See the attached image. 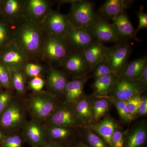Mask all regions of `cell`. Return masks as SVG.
Segmentation results:
<instances>
[{"instance_id":"obj_46","label":"cell","mask_w":147,"mask_h":147,"mask_svg":"<svg viewBox=\"0 0 147 147\" xmlns=\"http://www.w3.org/2000/svg\"><path fill=\"white\" fill-rule=\"evenodd\" d=\"M3 139V134L2 132L0 130V143H2Z\"/></svg>"},{"instance_id":"obj_2","label":"cell","mask_w":147,"mask_h":147,"mask_svg":"<svg viewBox=\"0 0 147 147\" xmlns=\"http://www.w3.org/2000/svg\"><path fill=\"white\" fill-rule=\"evenodd\" d=\"M58 105L55 96L44 92L34 95L28 102L29 110L37 121L48 119Z\"/></svg>"},{"instance_id":"obj_4","label":"cell","mask_w":147,"mask_h":147,"mask_svg":"<svg viewBox=\"0 0 147 147\" xmlns=\"http://www.w3.org/2000/svg\"><path fill=\"white\" fill-rule=\"evenodd\" d=\"M131 50L130 44L126 42H119L113 47H108L106 61L118 79L128 63Z\"/></svg>"},{"instance_id":"obj_44","label":"cell","mask_w":147,"mask_h":147,"mask_svg":"<svg viewBox=\"0 0 147 147\" xmlns=\"http://www.w3.org/2000/svg\"><path fill=\"white\" fill-rule=\"evenodd\" d=\"M62 144L59 142H52V141H49V142H46V143L41 147H64Z\"/></svg>"},{"instance_id":"obj_22","label":"cell","mask_w":147,"mask_h":147,"mask_svg":"<svg viewBox=\"0 0 147 147\" xmlns=\"http://www.w3.org/2000/svg\"><path fill=\"white\" fill-rule=\"evenodd\" d=\"M112 21L122 39L136 40L135 30L125 11L119 13Z\"/></svg>"},{"instance_id":"obj_37","label":"cell","mask_w":147,"mask_h":147,"mask_svg":"<svg viewBox=\"0 0 147 147\" xmlns=\"http://www.w3.org/2000/svg\"><path fill=\"white\" fill-rule=\"evenodd\" d=\"M22 139L18 134H13L4 138L1 147H22Z\"/></svg>"},{"instance_id":"obj_43","label":"cell","mask_w":147,"mask_h":147,"mask_svg":"<svg viewBox=\"0 0 147 147\" xmlns=\"http://www.w3.org/2000/svg\"><path fill=\"white\" fill-rule=\"evenodd\" d=\"M135 81L139 82L145 87H147V66L144 69L142 73Z\"/></svg>"},{"instance_id":"obj_30","label":"cell","mask_w":147,"mask_h":147,"mask_svg":"<svg viewBox=\"0 0 147 147\" xmlns=\"http://www.w3.org/2000/svg\"><path fill=\"white\" fill-rule=\"evenodd\" d=\"M83 129V139L89 147H108V145L97 134L87 126Z\"/></svg>"},{"instance_id":"obj_29","label":"cell","mask_w":147,"mask_h":147,"mask_svg":"<svg viewBox=\"0 0 147 147\" xmlns=\"http://www.w3.org/2000/svg\"><path fill=\"white\" fill-rule=\"evenodd\" d=\"M11 28L8 20L0 15V52L13 41Z\"/></svg>"},{"instance_id":"obj_1","label":"cell","mask_w":147,"mask_h":147,"mask_svg":"<svg viewBox=\"0 0 147 147\" xmlns=\"http://www.w3.org/2000/svg\"><path fill=\"white\" fill-rule=\"evenodd\" d=\"M14 41L27 54L37 53L42 47V34L38 23L26 19L17 28Z\"/></svg>"},{"instance_id":"obj_31","label":"cell","mask_w":147,"mask_h":147,"mask_svg":"<svg viewBox=\"0 0 147 147\" xmlns=\"http://www.w3.org/2000/svg\"><path fill=\"white\" fill-rule=\"evenodd\" d=\"M11 85L15 90L21 94L26 90V77L22 70L10 72Z\"/></svg>"},{"instance_id":"obj_5","label":"cell","mask_w":147,"mask_h":147,"mask_svg":"<svg viewBox=\"0 0 147 147\" xmlns=\"http://www.w3.org/2000/svg\"><path fill=\"white\" fill-rule=\"evenodd\" d=\"M27 54L14 40L0 52V63L10 72L21 70L26 65Z\"/></svg>"},{"instance_id":"obj_6","label":"cell","mask_w":147,"mask_h":147,"mask_svg":"<svg viewBox=\"0 0 147 147\" xmlns=\"http://www.w3.org/2000/svg\"><path fill=\"white\" fill-rule=\"evenodd\" d=\"M48 119L52 125L76 128L85 127L79 120L71 104L67 102L58 105Z\"/></svg>"},{"instance_id":"obj_42","label":"cell","mask_w":147,"mask_h":147,"mask_svg":"<svg viewBox=\"0 0 147 147\" xmlns=\"http://www.w3.org/2000/svg\"><path fill=\"white\" fill-rule=\"evenodd\" d=\"M147 114V97L146 95H142L139 103L137 117L146 115Z\"/></svg>"},{"instance_id":"obj_28","label":"cell","mask_w":147,"mask_h":147,"mask_svg":"<svg viewBox=\"0 0 147 147\" xmlns=\"http://www.w3.org/2000/svg\"><path fill=\"white\" fill-rule=\"evenodd\" d=\"M92 99L93 122H98L105 116L109 111L111 102L105 97H95Z\"/></svg>"},{"instance_id":"obj_9","label":"cell","mask_w":147,"mask_h":147,"mask_svg":"<svg viewBox=\"0 0 147 147\" xmlns=\"http://www.w3.org/2000/svg\"><path fill=\"white\" fill-rule=\"evenodd\" d=\"M146 88L136 81L119 78L110 96H108L117 100L126 101L137 95H143Z\"/></svg>"},{"instance_id":"obj_25","label":"cell","mask_w":147,"mask_h":147,"mask_svg":"<svg viewBox=\"0 0 147 147\" xmlns=\"http://www.w3.org/2000/svg\"><path fill=\"white\" fill-rule=\"evenodd\" d=\"M147 66L146 56L136 59L127 63L119 78L135 81Z\"/></svg>"},{"instance_id":"obj_26","label":"cell","mask_w":147,"mask_h":147,"mask_svg":"<svg viewBox=\"0 0 147 147\" xmlns=\"http://www.w3.org/2000/svg\"><path fill=\"white\" fill-rule=\"evenodd\" d=\"M25 3L18 0L3 1L0 9V15L7 20L20 16L24 13Z\"/></svg>"},{"instance_id":"obj_36","label":"cell","mask_w":147,"mask_h":147,"mask_svg":"<svg viewBox=\"0 0 147 147\" xmlns=\"http://www.w3.org/2000/svg\"><path fill=\"white\" fill-rule=\"evenodd\" d=\"M0 85L8 88L11 85L10 71L3 64L0 63Z\"/></svg>"},{"instance_id":"obj_10","label":"cell","mask_w":147,"mask_h":147,"mask_svg":"<svg viewBox=\"0 0 147 147\" xmlns=\"http://www.w3.org/2000/svg\"><path fill=\"white\" fill-rule=\"evenodd\" d=\"M43 23L50 35L64 38L72 26L67 16L58 11H51Z\"/></svg>"},{"instance_id":"obj_24","label":"cell","mask_w":147,"mask_h":147,"mask_svg":"<svg viewBox=\"0 0 147 147\" xmlns=\"http://www.w3.org/2000/svg\"><path fill=\"white\" fill-rule=\"evenodd\" d=\"M118 78L114 75L100 77L94 80L92 86L93 93L92 96L104 97L111 93Z\"/></svg>"},{"instance_id":"obj_32","label":"cell","mask_w":147,"mask_h":147,"mask_svg":"<svg viewBox=\"0 0 147 147\" xmlns=\"http://www.w3.org/2000/svg\"><path fill=\"white\" fill-rule=\"evenodd\" d=\"M104 97L107 98L108 100H110L111 103L114 104L122 120L126 123H129L131 122V119L129 117L128 111L126 108L125 101L117 100L109 96Z\"/></svg>"},{"instance_id":"obj_35","label":"cell","mask_w":147,"mask_h":147,"mask_svg":"<svg viewBox=\"0 0 147 147\" xmlns=\"http://www.w3.org/2000/svg\"><path fill=\"white\" fill-rule=\"evenodd\" d=\"M125 133L119 127L114 131L111 139V147H124Z\"/></svg>"},{"instance_id":"obj_23","label":"cell","mask_w":147,"mask_h":147,"mask_svg":"<svg viewBox=\"0 0 147 147\" xmlns=\"http://www.w3.org/2000/svg\"><path fill=\"white\" fill-rule=\"evenodd\" d=\"M77 129L50 125L47 128V136L50 141L59 142L65 146L70 142Z\"/></svg>"},{"instance_id":"obj_18","label":"cell","mask_w":147,"mask_h":147,"mask_svg":"<svg viewBox=\"0 0 147 147\" xmlns=\"http://www.w3.org/2000/svg\"><path fill=\"white\" fill-rule=\"evenodd\" d=\"M89 77L87 75L77 77L67 82L64 91L67 103L71 105L85 96L84 86Z\"/></svg>"},{"instance_id":"obj_17","label":"cell","mask_w":147,"mask_h":147,"mask_svg":"<svg viewBox=\"0 0 147 147\" xmlns=\"http://www.w3.org/2000/svg\"><path fill=\"white\" fill-rule=\"evenodd\" d=\"M63 62L66 70L76 75V77L87 76L90 71L82 52L76 51L69 54Z\"/></svg>"},{"instance_id":"obj_13","label":"cell","mask_w":147,"mask_h":147,"mask_svg":"<svg viewBox=\"0 0 147 147\" xmlns=\"http://www.w3.org/2000/svg\"><path fill=\"white\" fill-rule=\"evenodd\" d=\"M50 5L44 0H30L25 3L24 13L27 19L38 23L43 22L51 12Z\"/></svg>"},{"instance_id":"obj_33","label":"cell","mask_w":147,"mask_h":147,"mask_svg":"<svg viewBox=\"0 0 147 147\" xmlns=\"http://www.w3.org/2000/svg\"><path fill=\"white\" fill-rule=\"evenodd\" d=\"M142 95H137L125 101L131 121L137 117L138 108Z\"/></svg>"},{"instance_id":"obj_15","label":"cell","mask_w":147,"mask_h":147,"mask_svg":"<svg viewBox=\"0 0 147 147\" xmlns=\"http://www.w3.org/2000/svg\"><path fill=\"white\" fill-rule=\"evenodd\" d=\"M88 126L104 140L108 147H111V139L114 131L119 127L117 123L113 118L107 115L98 122Z\"/></svg>"},{"instance_id":"obj_11","label":"cell","mask_w":147,"mask_h":147,"mask_svg":"<svg viewBox=\"0 0 147 147\" xmlns=\"http://www.w3.org/2000/svg\"><path fill=\"white\" fill-rule=\"evenodd\" d=\"M65 39L69 46L81 52L96 40L88 29L73 25L68 31Z\"/></svg>"},{"instance_id":"obj_21","label":"cell","mask_w":147,"mask_h":147,"mask_svg":"<svg viewBox=\"0 0 147 147\" xmlns=\"http://www.w3.org/2000/svg\"><path fill=\"white\" fill-rule=\"evenodd\" d=\"M92 99L85 96L71 105L79 120L85 127L92 123Z\"/></svg>"},{"instance_id":"obj_47","label":"cell","mask_w":147,"mask_h":147,"mask_svg":"<svg viewBox=\"0 0 147 147\" xmlns=\"http://www.w3.org/2000/svg\"><path fill=\"white\" fill-rule=\"evenodd\" d=\"M3 1H2V0H0V9H1V7L2 5Z\"/></svg>"},{"instance_id":"obj_27","label":"cell","mask_w":147,"mask_h":147,"mask_svg":"<svg viewBox=\"0 0 147 147\" xmlns=\"http://www.w3.org/2000/svg\"><path fill=\"white\" fill-rule=\"evenodd\" d=\"M47 83L50 89L55 92H64L68 81L63 74L51 68L47 74Z\"/></svg>"},{"instance_id":"obj_38","label":"cell","mask_w":147,"mask_h":147,"mask_svg":"<svg viewBox=\"0 0 147 147\" xmlns=\"http://www.w3.org/2000/svg\"><path fill=\"white\" fill-rule=\"evenodd\" d=\"M11 94L7 91L0 92V116L11 102Z\"/></svg>"},{"instance_id":"obj_7","label":"cell","mask_w":147,"mask_h":147,"mask_svg":"<svg viewBox=\"0 0 147 147\" xmlns=\"http://www.w3.org/2000/svg\"><path fill=\"white\" fill-rule=\"evenodd\" d=\"M88 29L96 40L102 43H119L123 40L113 23L101 17L97 16Z\"/></svg>"},{"instance_id":"obj_39","label":"cell","mask_w":147,"mask_h":147,"mask_svg":"<svg viewBox=\"0 0 147 147\" xmlns=\"http://www.w3.org/2000/svg\"><path fill=\"white\" fill-rule=\"evenodd\" d=\"M42 71V67L36 64L30 63L25 65V73L30 77H38Z\"/></svg>"},{"instance_id":"obj_14","label":"cell","mask_w":147,"mask_h":147,"mask_svg":"<svg viewBox=\"0 0 147 147\" xmlns=\"http://www.w3.org/2000/svg\"><path fill=\"white\" fill-rule=\"evenodd\" d=\"M108 47L96 40L82 52L90 71L98 64L106 61Z\"/></svg>"},{"instance_id":"obj_41","label":"cell","mask_w":147,"mask_h":147,"mask_svg":"<svg viewBox=\"0 0 147 147\" xmlns=\"http://www.w3.org/2000/svg\"><path fill=\"white\" fill-rule=\"evenodd\" d=\"M44 85L43 79L39 77H34L29 83L30 88L33 90L38 92L42 89Z\"/></svg>"},{"instance_id":"obj_8","label":"cell","mask_w":147,"mask_h":147,"mask_svg":"<svg viewBox=\"0 0 147 147\" xmlns=\"http://www.w3.org/2000/svg\"><path fill=\"white\" fill-rule=\"evenodd\" d=\"M42 46L44 54L50 60L63 61L69 54L70 46L63 38L49 35Z\"/></svg>"},{"instance_id":"obj_12","label":"cell","mask_w":147,"mask_h":147,"mask_svg":"<svg viewBox=\"0 0 147 147\" xmlns=\"http://www.w3.org/2000/svg\"><path fill=\"white\" fill-rule=\"evenodd\" d=\"M24 109L20 103L12 102L0 116V125L5 129H12L20 126L24 121Z\"/></svg>"},{"instance_id":"obj_20","label":"cell","mask_w":147,"mask_h":147,"mask_svg":"<svg viewBox=\"0 0 147 147\" xmlns=\"http://www.w3.org/2000/svg\"><path fill=\"white\" fill-rule=\"evenodd\" d=\"M132 3V1L108 0L101 6L99 12L103 19L107 21L113 20L119 13L125 11Z\"/></svg>"},{"instance_id":"obj_3","label":"cell","mask_w":147,"mask_h":147,"mask_svg":"<svg viewBox=\"0 0 147 147\" xmlns=\"http://www.w3.org/2000/svg\"><path fill=\"white\" fill-rule=\"evenodd\" d=\"M67 18L75 26L88 29L96 18L93 4L86 0H78L71 4Z\"/></svg>"},{"instance_id":"obj_40","label":"cell","mask_w":147,"mask_h":147,"mask_svg":"<svg viewBox=\"0 0 147 147\" xmlns=\"http://www.w3.org/2000/svg\"><path fill=\"white\" fill-rule=\"evenodd\" d=\"M137 16L139 19V24L137 30H135L136 35L140 30L147 28V13L144 12L143 9H142L137 12Z\"/></svg>"},{"instance_id":"obj_34","label":"cell","mask_w":147,"mask_h":147,"mask_svg":"<svg viewBox=\"0 0 147 147\" xmlns=\"http://www.w3.org/2000/svg\"><path fill=\"white\" fill-rule=\"evenodd\" d=\"M92 71V77L94 80L109 75H114L115 76L114 72L106 61L98 64Z\"/></svg>"},{"instance_id":"obj_45","label":"cell","mask_w":147,"mask_h":147,"mask_svg":"<svg viewBox=\"0 0 147 147\" xmlns=\"http://www.w3.org/2000/svg\"><path fill=\"white\" fill-rule=\"evenodd\" d=\"M72 147H89L88 145L85 143L84 140H82L76 142L75 144L72 146Z\"/></svg>"},{"instance_id":"obj_19","label":"cell","mask_w":147,"mask_h":147,"mask_svg":"<svg viewBox=\"0 0 147 147\" xmlns=\"http://www.w3.org/2000/svg\"><path fill=\"white\" fill-rule=\"evenodd\" d=\"M147 137L146 122H141L127 133H125L124 147H144Z\"/></svg>"},{"instance_id":"obj_16","label":"cell","mask_w":147,"mask_h":147,"mask_svg":"<svg viewBox=\"0 0 147 147\" xmlns=\"http://www.w3.org/2000/svg\"><path fill=\"white\" fill-rule=\"evenodd\" d=\"M24 135L32 147H41L47 142L45 129L37 121H31L26 125Z\"/></svg>"}]
</instances>
